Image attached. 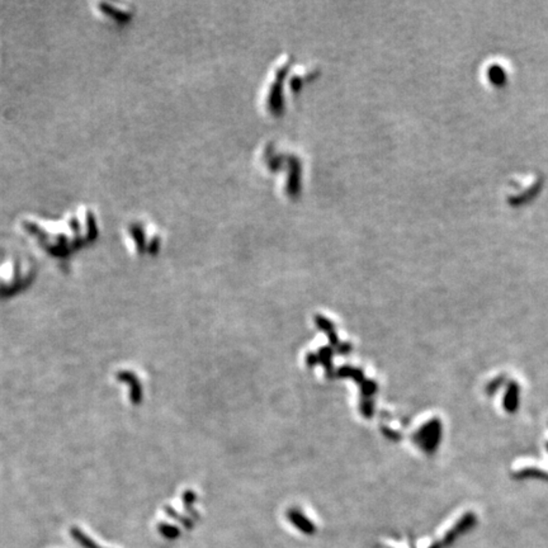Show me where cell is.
Segmentation results:
<instances>
[{"mask_svg":"<svg viewBox=\"0 0 548 548\" xmlns=\"http://www.w3.org/2000/svg\"><path fill=\"white\" fill-rule=\"evenodd\" d=\"M15 228L42 254L64 259L98 236L99 220L91 204L80 203L59 217L23 214Z\"/></svg>","mask_w":548,"mask_h":548,"instance_id":"1","label":"cell"},{"mask_svg":"<svg viewBox=\"0 0 548 548\" xmlns=\"http://www.w3.org/2000/svg\"><path fill=\"white\" fill-rule=\"evenodd\" d=\"M316 74V69L307 66L296 65L287 55L274 61L268 72L259 97L261 111L267 117H280L286 111L289 97L300 91L306 81L311 80Z\"/></svg>","mask_w":548,"mask_h":548,"instance_id":"2","label":"cell"},{"mask_svg":"<svg viewBox=\"0 0 548 548\" xmlns=\"http://www.w3.org/2000/svg\"><path fill=\"white\" fill-rule=\"evenodd\" d=\"M36 266L26 254L13 250H0V297L20 294L31 286Z\"/></svg>","mask_w":548,"mask_h":548,"instance_id":"3","label":"cell"},{"mask_svg":"<svg viewBox=\"0 0 548 548\" xmlns=\"http://www.w3.org/2000/svg\"><path fill=\"white\" fill-rule=\"evenodd\" d=\"M91 12L100 22L112 26H121L131 18V9L118 3H93Z\"/></svg>","mask_w":548,"mask_h":548,"instance_id":"4","label":"cell"}]
</instances>
